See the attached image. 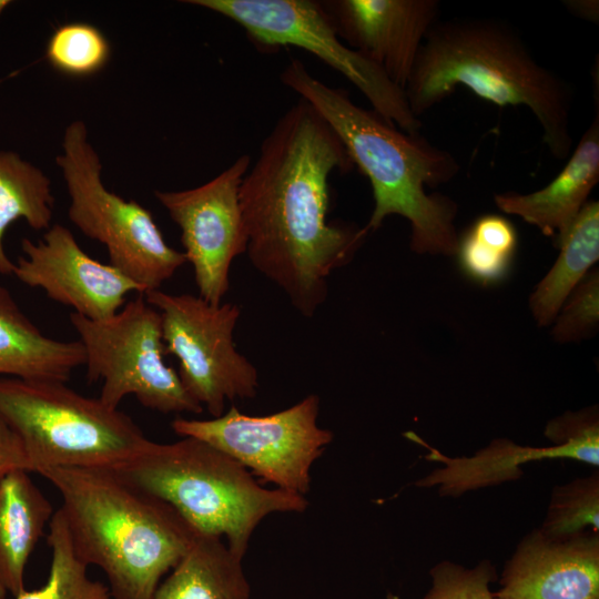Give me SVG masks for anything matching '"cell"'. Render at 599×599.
I'll use <instances>...</instances> for the list:
<instances>
[{
	"label": "cell",
	"instance_id": "cell-1",
	"mask_svg": "<svg viewBox=\"0 0 599 599\" xmlns=\"http://www.w3.org/2000/svg\"><path fill=\"white\" fill-rule=\"evenodd\" d=\"M353 166L337 134L300 98L263 140L240 185L248 258L305 317L326 300L329 274L368 234L328 222L329 177Z\"/></svg>",
	"mask_w": 599,
	"mask_h": 599
},
{
	"label": "cell",
	"instance_id": "cell-2",
	"mask_svg": "<svg viewBox=\"0 0 599 599\" xmlns=\"http://www.w3.org/2000/svg\"><path fill=\"white\" fill-rule=\"evenodd\" d=\"M280 79L321 114L369 180L374 210L365 226L368 232L397 214L410 223V247L416 253H457L456 203L426 192L458 174L460 165L450 152L358 106L347 91L325 84L297 59L290 61Z\"/></svg>",
	"mask_w": 599,
	"mask_h": 599
},
{
	"label": "cell",
	"instance_id": "cell-3",
	"mask_svg": "<svg viewBox=\"0 0 599 599\" xmlns=\"http://www.w3.org/2000/svg\"><path fill=\"white\" fill-rule=\"evenodd\" d=\"M458 87L499 106H526L552 156L570 155L571 89L507 22L460 18L437 21L428 31L404 89L412 112L419 118Z\"/></svg>",
	"mask_w": 599,
	"mask_h": 599
},
{
	"label": "cell",
	"instance_id": "cell-4",
	"mask_svg": "<svg viewBox=\"0 0 599 599\" xmlns=\"http://www.w3.org/2000/svg\"><path fill=\"white\" fill-rule=\"evenodd\" d=\"M77 557L102 569L112 599H152L197 531L167 502L112 468L50 467Z\"/></svg>",
	"mask_w": 599,
	"mask_h": 599
},
{
	"label": "cell",
	"instance_id": "cell-5",
	"mask_svg": "<svg viewBox=\"0 0 599 599\" xmlns=\"http://www.w3.org/2000/svg\"><path fill=\"white\" fill-rule=\"evenodd\" d=\"M125 480L171 505L197 532L226 539L244 557L261 520L273 512H303V495L262 487L243 465L203 440H150L144 450L112 468Z\"/></svg>",
	"mask_w": 599,
	"mask_h": 599
},
{
	"label": "cell",
	"instance_id": "cell-6",
	"mask_svg": "<svg viewBox=\"0 0 599 599\" xmlns=\"http://www.w3.org/2000/svg\"><path fill=\"white\" fill-rule=\"evenodd\" d=\"M0 416L20 439L30 473L116 468L150 443L129 415L61 382L0 378Z\"/></svg>",
	"mask_w": 599,
	"mask_h": 599
},
{
	"label": "cell",
	"instance_id": "cell-7",
	"mask_svg": "<svg viewBox=\"0 0 599 599\" xmlns=\"http://www.w3.org/2000/svg\"><path fill=\"white\" fill-rule=\"evenodd\" d=\"M61 146L55 163L70 197L69 220L102 243L109 264L135 282L143 294L160 290L186 263L184 253L166 243L148 209L105 187L102 163L84 121L68 124Z\"/></svg>",
	"mask_w": 599,
	"mask_h": 599
},
{
	"label": "cell",
	"instance_id": "cell-8",
	"mask_svg": "<svg viewBox=\"0 0 599 599\" xmlns=\"http://www.w3.org/2000/svg\"><path fill=\"white\" fill-rule=\"evenodd\" d=\"M70 322L84 348L87 379L103 382L99 399L106 406L118 408L133 395L163 414L203 412L179 373L165 364L161 315L143 294L110 318L92 321L72 312Z\"/></svg>",
	"mask_w": 599,
	"mask_h": 599
},
{
	"label": "cell",
	"instance_id": "cell-9",
	"mask_svg": "<svg viewBox=\"0 0 599 599\" xmlns=\"http://www.w3.org/2000/svg\"><path fill=\"white\" fill-rule=\"evenodd\" d=\"M184 2L234 21L263 51L297 47L311 52L351 81L383 120L406 133L419 134L422 122L412 112L405 91L378 65L344 43L322 1L186 0Z\"/></svg>",
	"mask_w": 599,
	"mask_h": 599
},
{
	"label": "cell",
	"instance_id": "cell-10",
	"mask_svg": "<svg viewBox=\"0 0 599 599\" xmlns=\"http://www.w3.org/2000/svg\"><path fill=\"white\" fill-rule=\"evenodd\" d=\"M143 295L161 315L165 351L179 359L183 386L213 417L224 413L226 400L256 396L257 370L233 342L240 306L161 290Z\"/></svg>",
	"mask_w": 599,
	"mask_h": 599
},
{
	"label": "cell",
	"instance_id": "cell-11",
	"mask_svg": "<svg viewBox=\"0 0 599 599\" xmlns=\"http://www.w3.org/2000/svg\"><path fill=\"white\" fill-rule=\"evenodd\" d=\"M318 413L319 397L311 394L271 415L250 416L232 406L211 419L175 418L171 427L223 451L262 481L304 496L312 465L333 439L318 426Z\"/></svg>",
	"mask_w": 599,
	"mask_h": 599
},
{
	"label": "cell",
	"instance_id": "cell-12",
	"mask_svg": "<svg viewBox=\"0 0 599 599\" xmlns=\"http://www.w3.org/2000/svg\"><path fill=\"white\" fill-rule=\"evenodd\" d=\"M251 165L247 154L206 183L187 190H155L154 196L181 231L199 296L220 305L230 288L231 265L246 252L240 185Z\"/></svg>",
	"mask_w": 599,
	"mask_h": 599
},
{
	"label": "cell",
	"instance_id": "cell-13",
	"mask_svg": "<svg viewBox=\"0 0 599 599\" xmlns=\"http://www.w3.org/2000/svg\"><path fill=\"white\" fill-rule=\"evenodd\" d=\"M21 250L12 274L85 318H110L126 303L128 294H143L114 266L89 256L62 224L51 225L37 242L23 238Z\"/></svg>",
	"mask_w": 599,
	"mask_h": 599
},
{
	"label": "cell",
	"instance_id": "cell-14",
	"mask_svg": "<svg viewBox=\"0 0 599 599\" xmlns=\"http://www.w3.org/2000/svg\"><path fill=\"white\" fill-rule=\"evenodd\" d=\"M338 37L405 89L420 47L438 21L437 0L322 1Z\"/></svg>",
	"mask_w": 599,
	"mask_h": 599
},
{
	"label": "cell",
	"instance_id": "cell-15",
	"mask_svg": "<svg viewBox=\"0 0 599 599\" xmlns=\"http://www.w3.org/2000/svg\"><path fill=\"white\" fill-rule=\"evenodd\" d=\"M496 599H599V534H527L505 564Z\"/></svg>",
	"mask_w": 599,
	"mask_h": 599
},
{
	"label": "cell",
	"instance_id": "cell-16",
	"mask_svg": "<svg viewBox=\"0 0 599 599\" xmlns=\"http://www.w3.org/2000/svg\"><path fill=\"white\" fill-rule=\"evenodd\" d=\"M408 438L428 449L425 458L444 467L415 483L417 487L438 486L440 496L457 497L467 491L517 480L524 471L520 466L545 458H571L593 467L599 465V440L571 441L544 447L521 446L509 439L493 440L471 457H448L429 446L416 434Z\"/></svg>",
	"mask_w": 599,
	"mask_h": 599
},
{
	"label": "cell",
	"instance_id": "cell-17",
	"mask_svg": "<svg viewBox=\"0 0 599 599\" xmlns=\"http://www.w3.org/2000/svg\"><path fill=\"white\" fill-rule=\"evenodd\" d=\"M577 148L557 176L545 187L519 194H496V205L538 227L546 236L560 238L580 213L599 181V108Z\"/></svg>",
	"mask_w": 599,
	"mask_h": 599
},
{
	"label": "cell",
	"instance_id": "cell-18",
	"mask_svg": "<svg viewBox=\"0 0 599 599\" xmlns=\"http://www.w3.org/2000/svg\"><path fill=\"white\" fill-rule=\"evenodd\" d=\"M85 364L79 339L44 335L0 285V375L32 382L67 383Z\"/></svg>",
	"mask_w": 599,
	"mask_h": 599
},
{
	"label": "cell",
	"instance_id": "cell-19",
	"mask_svg": "<svg viewBox=\"0 0 599 599\" xmlns=\"http://www.w3.org/2000/svg\"><path fill=\"white\" fill-rule=\"evenodd\" d=\"M54 511L29 471L0 481V581L14 597L24 590V569Z\"/></svg>",
	"mask_w": 599,
	"mask_h": 599
},
{
	"label": "cell",
	"instance_id": "cell-20",
	"mask_svg": "<svg viewBox=\"0 0 599 599\" xmlns=\"http://www.w3.org/2000/svg\"><path fill=\"white\" fill-rule=\"evenodd\" d=\"M242 558L221 537L197 532L152 599H248Z\"/></svg>",
	"mask_w": 599,
	"mask_h": 599
},
{
	"label": "cell",
	"instance_id": "cell-21",
	"mask_svg": "<svg viewBox=\"0 0 599 599\" xmlns=\"http://www.w3.org/2000/svg\"><path fill=\"white\" fill-rule=\"evenodd\" d=\"M557 242L559 255L530 296V308L540 326L555 321L567 297L599 258V202H587Z\"/></svg>",
	"mask_w": 599,
	"mask_h": 599
},
{
	"label": "cell",
	"instance_id": "cell-22",
	"mask_svg": "<svg viewBox=\"0 0 599 599\" xmlns=\"http://www.w3.org/2000/svg\"><path fill=\"white\" fill-rule=\"evenodd\" d=\"M54 196L45 173L13 151L0 150V275L13 273L14 263L3 245L8 227L24 220L35 230H48Z\"/></svg>",
	"mask_w": 599,
	"mask_h": 599
},
{
	"label": "cell",
	"instance_id": "cell-23",
	"mask_svg": "<svg viewBox=\"0 0 599 599\" xmlns=\"http://www.w3.org/2000/svg\"><path fill=\"white\" fill-rule=\"evenodd\" d=\"M48 545L51 565L45 583L26 589L16 599H112L109 587L88 575V566L74 554L64 517L60 509L49 522Z\"/></svg>",
	"mask_w": 599,
	"mask_h": 599
},
{
	"label": "cell",
	"instance_id": "cell-24",
	"mask_svg": "<svg viewBox=\"0 0 599 599\" xmlns=\"http://www.w3.org/2000/svg\"><path fill=\"white\" fill-rule=\"evenodd\" d=\"M516 245L517 234L511 222L500 215L488 214L479 217L459 237L456 254L469 276L490 283L504 277Z\"/></svg>",
	"mask_w": 599,
	"mask_h": 599
},
{
	"label": "cell",
	"instance_id": "cell-25",
	"mask_svg": "<svg viewBox=\"0 0 599 599\" xmlns=\"http://www.w3.org/2000/svg\"><path fill=\"white\" fill-rule=\"evenodd\" d=\"M540 532L565 540L599 530V475L576 478L552 489Z\"/></svg>",
	"mask_w": 599,
	"mask_h": 599
},
{
	"label": "cell",
	"instance_id": "cell-26",
	"mask_svg": "<svg viewBox=\"0 0 599 599\" xmlns=\"http://www.w3.org/2000/svg\"><path fill=\"white\" fill-rule=\"evenodd\" d=\"M111 47L103 32L88 22H69L57 28L45 47V58L57 71L70 77H89L104 68Z\"/></svg>",
	"mask_w": 599,
	"mask_h": 599
},
{
	"label": "cell",
	"instance_id": "cell-27",
	"mask_svg": "<svg viewBox=\"0 0 599 599\" xmlns=\"http://www.w3.org/2000/svg\"><path fill=\"white\" fill-rule=\"evenodd\" d=\"M429 575L432 587L424 599H496L490 583L498 577L488 559L473 568L444 560L435 565Z\"/></svg>",
	"mask_w": 599,
	"mask_h": 599
},
{
	"label": "cell",
	"instance_id": "cell-28",
	"mask_svg": "<svg viewBox=\"0 0 599 599\" xmlns=\"http://www.w3.org/2000/svg\"><path fill=\"white\" fill-rule=\"evenodd\" d=\"M552 328L559 343H570L588 337L599 322V273H588L565 301ZM554 321V322H555Z\"/></svg>",
	"mask_w": 599,
	"mask_h": 599
},
{
	"label": "cell",
	"instance_id": "cell-29",
	"mask_svg": "<svg viewBox=\"0 0 599 599\" xmlns=\"http://www.w3.org/2000/svg\"><path fill=\"white\" fill-rule=\"evenodd\" d=\"M16 469L30 473L20 439L0 416V481Z\"/></svg>",
	"mask_w": 599,
	"mask_h": 599
},
{
	"label": "cell",
	"instance_id": "cell-30",
	"mask_svg": "<svg viewBox=\"0 0 599 599\" xmlns=\"http://www.w3.org/2000/svg\"><path fill=\"white\" fill-rule=\"evenodd\" d=\"M567 10L583 20L598 22L599 2L597 0H568L565 1Z\"/></svg>",
	"mask_w": 599,
	"mask_h": 599
},
{
	"label": "cell",
	"instance_id": "cell-31",
	"mask_svg": "<svg viewBox=\"0 0 599 599\" xmlns=\"http://www.w3.org/2000/svg\"><path fill=\"white\" fill-rule=\"evenodd\" d=\"M11 4V1L9 0H0V16L6 10L7 7Z\"/></svg>",
	"mask_w": 599,
	"mask_h": 599
},
{
	"label": "cell",
	"instance_id": "cell-32",
	"mask_svg": "<svg viewBox=\"0 0 599 599\" xmlns=\"http://www.w3.org/2000/svg\"><path fill=\"white\" fill-rule=\"evenodd\" d=\"M7 592L8 591L6 590V588L2 586L0 581V599H6Z\"/></svg>",
	"mask_w": 599,
	"mask_h": 599
},
{
	"label": "cell",
	"instance_id": "cell-33",
	"mask_svg": "<svg viewBox=\"0 0 599 599\" xmlns=\"http://www.w3.org/2000/svg\"><path fill=\"white\" fill-rule=\"evenodd\" d=\"M387 599H399V597L396 596V595L389 593V595L387 596Z\"/></svg>",
	"mask_w": 599,
	"mask_h": 599
}]
</instances>
